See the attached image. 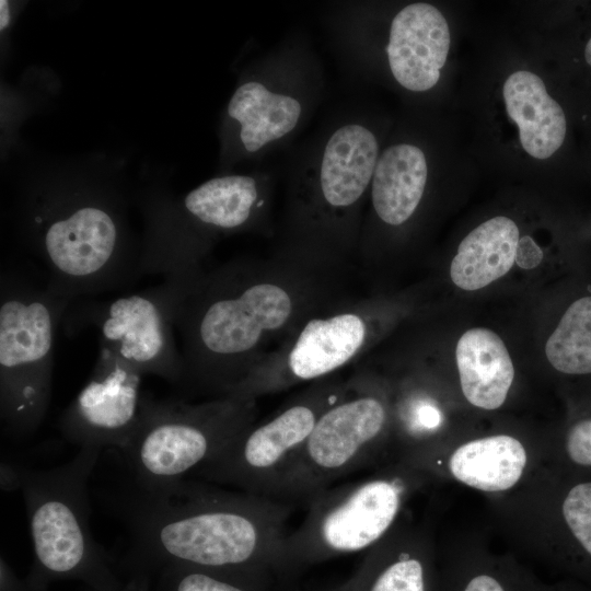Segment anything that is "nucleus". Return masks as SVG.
Returning <instances> with one entry per match:
<instances>
[{
    "mask_svg": "<svg viewBox=\"0 0 591 591\" xmlns=\"http://www.w3.org/2000/svg\"><path fill=\"white\" fill-rule=\"evenodd\" d=\"M566 450L575 463L591 465V419L575 424L566 439Z\"/></svg>",
    "mask_w": 591,
    "mask_h": 591,
    "instance_id": "obj_27",
    "label": "nucleus"
},
{
    "mask_svg": "<svg viewBox=\"0 0 591 591\" xmlns=\"http://www.w3.org/2000/svg\"><path fill=\"white\" fill-rule=\"evenodd\" d=\"M545 354L559 372L591 373V297L570 304L547 339Z\"/></svg>",
    "mask_w": 591,
    "mask_h": 591,
    "instance_id": "obj_24",
    "label": "nucleus"
},
{
    "mask_svg": "<svg viewBox=\"0 0 591 591\" xmlns=\"http://www.w3.org/2000/svg\"><path fill=\"white\" fill-rule=\"evenodd\" d=\"M324 591H352V581L351 578L344 581L343 583L335 586L331 589H326Z\"/></svg>",
    "mask_w": 591,
    "mask_h": 591,
    "instance_id": "obj_30",
    "label": "nucleus"
},
{
    "mask_svg": "<svg viewBox=\"0 0 591 591\" xmlns=\"http://www.w3.org/2000/svg\"><path fill=\"white\" fill-rule=\"evenodd\" d=\"M428 162L414 143L398 142L380 152L370 187L372 215L383 224L399 227L415 215L426 192Z\"/></svg>",
    "mask_w": 591,
    "mask_h": 591,
    "instance_id": "obj_17",
    "label": "nucleus"
},
{
    "mask_svg": "<svg viewBox=\"0 0 591 591\" xmlns=\"http://www.w3.org/2000/svg\"><path fill=\"white\" fill-rule=\"evenodd\" d=\"M100 454L101 450L84 448L48 470L18 466L19 489L37 576L80 577L101 591H114L116 581L90 529L89 479Z\"/></svg>",
    "mask_w": 591,
    "mask_h": 591,
    "instance_id": "obj_8",
    "label": "nucleus"
},
{
    "mask_svg": "<svg viewBox=\"0 0 591 591\" xmlns=\"http://www.w3.org/2000/svg\"><path fill=\"white\" fill-rule=\"evenodd\" d=\"M142 375L100 348L91 376L58 420L62 437L79 449L121 450L139 420Z\"/></svg>",
    "mask_w": 591,
    "mask_h": 591,
    "instance_id": "obj_15",
    "label": "nucleus"
},
{
    "mask_svg": "<svg viewBox=\"0 0 591 591\" xmlns=\"http://www.w3.org/2000/svg\"><path fill=\"white\" fill-rule=\"evenodd\" d=\"M112 500L129 533V556L143 567L265 569L293 578L283 563L292 502L186 478L161 490L132 487Z\"/></svg>",
    "mask_w": 591,
    "mask_h": 591,
    "instance_id": "obj_2",
    "label": "nucleus"
},
{
    "mask_svg": "<svg viewBox=\"0 0 591 591\" xmlns=\"http://www.w3.org/2000/svg\"><path fill=\"white\" fill-rule=\"evenodd\" d=\"M119 207L95 193L43 194L27 204L26 245L51 290L73 302L143 276Z\"/></svg>",
    "mask_w": 591,
    "mask_h": 591,
    "instance_id": "obj_4",
    "label": "nucleus"
},
{
    "mask_svg": "<svg viewBox=\"0 0 591 591\" xmlns=\"http://www.w3.org/2000/svg\"><path fill=\"white\" fill-rule=\"evenodd\" d=\"M543 258V252L535 241L524 235L519 239L515 253V264L524 269H531L536 267Z\"/></svg>",
    "mask_w": 591,
    "mask_h": 591,
    "instance_id": "obj_28",
    "label": "nucleus"
},
{
    "mask_svg": "<svg viewBox=\"0 0 591 591\" xmlns=\"http://www.w3.org/2000/svg\"><path fill=\"white\" fill-rule=\"evenodd\" d=\"M270 179L259 174L210 178L173 202L151 205L141 248L142 275L195 274L215 242L267 224Z\"/></svg>",
    "mask_w": 591,
    "mask_h": 591,
    "instance_id": "obj_6",
    "label": "nucleus"
},
{
    "mask_svg": "<svg viewBox=\"0 0 591 591\" xmlns=\"http://www.w3.org/2000/svg\"><path fill=\"white\" fill-rule=\"evenodd\" d=\"M347 381L312 383L268 419L240 432L194 475L204 482L276 499L281 477L321 416L338 401Z\"/></svg>",
    "mask_w": 591,
    "mask_h": 591,
    "instance_id": "obj_12",
    "label": "nucleus"
},
{
    "mask_svg": "<svg viewBox=\"0 0 591 591\" xmlns=\"http://www.w3.org/2000/svg\"><path fill=\"white\" fill-rule=\"evenodd\" d=\"M350 578L352 591H434L426 549L408 541L384 538L369 549Z\"/></svg>",
    "mask_w": 591,
    "mask_h": 591,
    "instance_id": "obj_22",
    "label": "nucleus"
},
{
    "mask_svg": "<svg viewBox=\"0 0 591 591\" xmlns=\"http://www.w3.org/2000/svg\"><path fill=\"white\" fill-rule=\"evenodd\" d=\"M403 474H383L326 488L305 505L302 523L283 545L288 573L329 559L369 551L392 529L407 494Z\"/></svg>",
    "mask_w": 591,
    "mask_h": 591,
    "instance_id": "obj_9",
    "label": "nucleus"
},
{
    "mask_svg": "<svg viewBox=\"0 0 591 591\" xmlns=\"http://www.w3.org/2000/svg\"><path fill=\"white\" fill-rule=\"evenodd\" d=\"M465 573L451 575L444 591H554L511 571L476 567Z\"/></svg>",
    "mask_w": 591,
    "mask_h": 591,
    "instance_id": "obj_25",
    "label": "nucleus"
},
{
    "mask_svg": "<svg viewBox=\"0 0 591 591\" xmlns=\"http://www.w3.org/2000/svg\"><path fill=\"white\" fill-rule=\"evenodd\" d=\"M279 253L204 268L184 281L175 329L185 364L184 391L225 396L313 311L334 299L329 278Z\"/></svg>",
    "mask_w": 591,
    "mask_h": 591,
    "instance_id": "obj_1",
    "label": "nucleus"
},
{
    "mask_svg": "<svg viewBox=\"0 0 591 591\" xmlns=\"http://www.w3.org/2000/svg\"><path fill=\"white\" fill-rule=\"evenodd\" d=\"M182 292L179 278L146 291L109 301L71 303L62 321L74 334L88 325L100 333L101 347L143 375H157L183 390L185 364L175 337V306Z\"/></svg>",
    "mask_w": 591,
    "mask_h": 591,
    "instance_id": "obj_13",
    "label": "nucleus"
},
{
    "mask_svg": "<svg viewBox=\"0 0 591 591\" xmlns=\"http://www.w3.org/2000/svg\"><path fill=\"white\" fill-rule=\"evenodd\" d=\"M519 229L505 216L472 230L460 243L450 275L455 286L474 291L506 275L515 263Z\"/></svg>",
    "mask_w": 591,
    "mask_h": 591,
    "instance_id": "obj_20",
    "label": "nucleus"
},
{
    "mask_svg": "<svg viewBox=\"0 0 591 591\" xmlns=\"http://www.w3.org/2000/svg\"><path fill=\"white\" fill-rule=\"evenodd\" d=\"M72 302L16 267L0 276V418L12 438L34 433L49 408L55 338Z\"/></svg>",
    "mask_w": 591,
    "mask_h": 591,
    "instance_id": "obj_5",
    "label": "nucleus"
},
{
    "mask_svg": "<svg viewBox=\"0 0 591 591\" xmlns=\"http://www.w3.org/2000/svg\"><path fill=\"white\" fill-rule=\"evenodd\" d=\"M159 591H298L296 579L265 569H218L183 564L160 568Z\"/></svg>",
    "mask_w": 591,
    "mask_h": 591,
    "instance_id": "obj_23",
    "label": "nucleus"
},
{
    "mask_svg": "<svg viewBox=\"0 0 591 591\" xmlns=\"http://www.w3.org/2000/svg\"><path fill=\"white\" fill-rule=\"evenodd\" d=\"M584 58H586V61L589 66H591V38L589 39V42L587 43L586 45V48H584Z\"/></svg>",
    "mask_w": 591,
    "mask_h": 591,
    "instance_id": "obj_31",
    "label": "nucleus"
},
{
    "mask_svg": "<svg viewBox=\"0 0 591 591\" xmlns=\"http://www.w3.org/2000/svg\"><path fill=\"white\" fill-rule=\"evenodd\" d=\"M10 2L7 0L0 1V31L3 32L11 22Z\"/></svg>",
    "mask_w": 591,
    "mask_h": 591,
    "instance_id": "obj_29",
    "label": "nucleus"
},
{
    "mask_svg": "<svg viewBox=\"0 0 591 591\" xmlns=\"http://www.w3.org/2000/svg\"><path fill=\"white\" fill-rule=\"evenodd\" d=\"M367 304L332 299L306 316L225 396L244 401L315 383L352 363L371 338Z\"/></svg>",
    "mask_w": 591,
    "mask_h": 591,
    "instance_id": "obj_14",
    "label": "nucleus"
},
{
    "mask_svg": "<svg viewBox=\"0 0 591 591\" xmlns=\"http://www.w3.org/2000/svg\"><path fill=\"white\" fill-rule=\"evenodd\" d=\"M321 86V69L303 45H286L267 56L228 102L234 153L259 155L286 143L303 126Z\"/></svg>",
    "mask_w": 591,
    "mask_h": 591,
    "instance_id": "obj_11",
    "label": "nucleus"
},
{
    "mask_svg": "<svg viewBox=\"0 0 591 591\" xmlns=\"http://www.w3.org/2000/svg\"><path fill=\"white\" fill-rule=\"evenodd\" d=\"M450 44L440 10L426 2L405 5L391 20L384 48L391 74L407 91H429L440 79Z\"/></svg>",
    "mask_w": 591,
    "mask_h": 591,
    "instance_id": "obj_16",
    "label": "nucleus"
},
{
    "mask_svg": "<svg viewBox=\"0 0 591 591\" xmlns=\"http://www.w3.org/2000/svg\"><path fill=\"white\" fill-rule=\"evenodd\" d=\"M389 422L385 398L368 379L347 380L344 395L318 419L286 468L276 499L306 503L331 485L362 467L376 453Z\"/></svg>",
    "mask_w": 591,
    "mask_h": 591,
    "instance_id": "obj_10",
    "label": "nucleus"
},
{
    "mask_svg": "<svg viewBox=\"0 0 591 591\" xmlns=\"http://www.w3.org/2000/svg\"><path fill=\"white\" fill-rule=\"evenodd\" d=\"M503 100L509 117L519 127L522 148L531 157L544 160L563 144L567 121L561 106L547 93L542 79L520 70L503 84Z\"/></svg>",
    "mask_w": 591,
    "mask_h": 591,
    "instance_id": "obj_18",
    "label": "nucleus"
},
{
    "mask_svg": "<svg viewBox=\"0 0 591 591\" xmlns=\"http://www.w3.org/2000/svg\"><path fill=\"white\" fill-rule=\"evenodd\" d=\"M256 416V401L222 396L188 403L142 395L137 427L117 452L134 487L165 489L216 457Z\"/></svg>",
    "mask_w": 591,
    "mask_h": 591,
    "instance_id": "obj_7",
    "label": "nucleus"
},
{
    "mask_svg": "<svg viewBox=\"0 0 591 591\" xmlns=\"http://www.w3.org/2000/svg\"><path fill=\"white\" fill-rule=\"evenodd\" d=\"M380 152L375 131L358 113L336 119L312 142L289 177L280 253L335 274L358 252Z\"/></svg>",
    "mask_w": 591,
    "mask_h": 591,
    "instance_id": "obj_3",
    "label": "nucleus"
},
{
    "mask_svg": "<svg viewBox=\"0 0 591 591\" xmlns=\"http://www.w3.org/2000/svg\"><path fill=\"white\" fill-rule=\"evenodd\" d=\"M526 465L523 444L508 434L475 439L460 445L448 467L459 482L483 491H503L514 486Z\"/></svg>",
    "mask_w": 591,
    "mask_h": 591,
    "instance_id": "obj_21",
    "label": "nucleus"
},
{
    "mask_svg": "<svg viewBox=\"0 0 591 591\" xmlns=\"http://www.w3.org/2000/svg\"><path fill=\"white\" fill-rule=\"evenodd\" d=\"M561 510L571 533L591 556V482L572 487Z\"/></svg>",
    "mask_w": 591,
    "mask_h": 591,
    "instance_id": "obj_26",
    "label": "nucleus"
},
{
    "mask_svg": "<svg viewBox=\"0 0 591 591\" xmlns=\"http://www.w3.org/2000/svg\"><path fill=\"white\" fill-rule=\"evenodd\" d=\"M456 364L461 389L474 406L494 410L506 401L514 368L502 339L493 331H466L456 344Z\"/></svg>",
    "mask_w": 591,
    "mask_h": 591,
    "instance_id": "obj_19",
    "label": "nucleus"
}]
</instances>
